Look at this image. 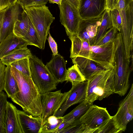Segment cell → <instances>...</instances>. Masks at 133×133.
<instances>
[{
	"label": "cell",
	"mask_w": 133,
	"mask_h": 133,
	"mask_svg": "<svg viewBox=\"0 0 133 133\" xmlns=\"http://www.w3.org/2000/svg\"><path fill=\"white\" fill-rule=\"evenodd\" d=\"M17 114L23 133H38L42 122L41 116L34 117L18 109Z\"/></svg>",
	"instance_id": "obj_17"
},
{
	"label": "cell",
	"mask_w": 133,
	"mask_h": 133,
	"mask_svg": "<svg viewBox=\"0 0 133 133\" xmlns=\"http://www.w3.org/2000/svg\"><path fill=\"white\" fill-rule=\"evenodd\" d=\"M79 0L80 1V0Z\"/></svg>",
	"instance_id": "obj_47"
},
{
	"label": "cell",
	"mask_w": 133,
	"mask_h": 133,
	"mask_svg": "<svg viewBox=\"0 0 133 133\" xmlns=\"http://www.w3.org/2000/svg\"><path fill=\"white\" fill-rule=\"evenodd\" d=\"M9 6L10 5L4 9L0 11V42L2 26L4 19L5 14Z\"/></svg>",
	"instance_id": "obj_41"
},
{
	"label": "cell",
	"mask_w": 133,
	"mask_h": 133,
	"mask_svg": "<svg viewBox=\"0 0 133 133\" xmlns=\"http://www.w3.org/2000/svg\"><path fill=\"white\" fill-rule=\"evenodd\" d=\"M31 55V51L27 46H24L16 48L0 59L3 64L7 66L13 62L28 57Z\"/></svg>",
	"instance_id": "obj_23"
},
{
	"label": "cell",
	"mask_w": 133,
	"mask_h": 133,
	"mask_svg": "<svg viewBox=\"0 0 133 133\" xmlns=\"http://www.w3.org/2000/svg\"><path fill=\"white\" fill-rule=\"evenodd\" d=\"M87 85V80L72 85L67 98L55 116L57 117H62L69 107L85 101L86 97Z\"/></svg>",
	"instance_id": "obj_12"
},
{
	"label": "cell",
	"mask_w": 133,
	"mask_h": 133,
	"mask_svg": "<svg viewBox=\"0 0 133 133\" xmlns=\"http://www.w3.org/2000/svg\"><path fill=\"white\" fill-rule=\"evenodd\" d=\"M122 132L115 127L112 117L102 127L95 131L94 133H119Z\"/></svg>",
	"instance_id": "obj_34"
},
{
	"label": "cell",
	"mask_w": 133,
	"mask_h": 133,
	"mask_svg": "<svg viewBox=\"0 0 133 133\" xmlns=\"http://www.w3.org/2000/svg\"><path fill=\"white\" fill-rule=\"evenodd\" d=\"M10 65L15 68L25 75L31 77L28 57L13 62Z\"/></svg>",
	"instance_id": "obj_30"
},
{
	"label": "cell",
	"mask_w": 133,
	"mask_h": 133,
	"mask_svg": "<svg viewBox=\"0 0 133 133\" xmlns=\"http://www.w3.org/2000/svg\"><path fill=\"white\" fill-rule=\"evenodd\" d=\"M28 57L31 78L41 95L56 90L58 83L42 61L35 55Z\"/></svg>",
	"instance_id": "obj_4"
},
{
	"label": "cell",
	"mask_w": 133,
	"mask_h": 133,
	"mask_svg": "<svg viewBox=\"0 0 133 133\" xmlns=\"http://www.w3.org/2000/svg\"><path fill=\"white\" fill-rule=\"evenodd\" d=\"M102 15L95 17L81 19L79 22L77 36L88 42L90 46L93 45L101 23Z\"/></svg>",
	"instance_id": "obj_13"
},
{
	"label": "cell",
	"mask_w": 133,
	"mask_h": 133,
	"mask_svg": "<svg viewBox=\"0 0 133 133\" xmlns=\"http://www.w3.org/2000/svg\"><path fill=\"white\" fill-rule=\"evenodd\" d=\"M6 66L0 61V92L4 90L5 69Z\"/></svg>",
	"instance_id": "obj_37"
},
{
	"label": "cell",
	"mask_w": 133,
	"mask_h": 133,
	"mask_svg": "<svg viewBox=\"0 0 133 133\" xmlns=\"http://www.w3.org/2000/svg\"><path fill=\"white\" fill-rule=\"evenodd\" d=\"M70 57L72 58L77 56L89 58L91 46L87 42L80 38L77 35L72 37Z\"/></svg>",
	"instance_id": "obj_22"
},
{
	"label": "cell",
	"mask_w": 133,
	"mask_h": 133,
	"mask_svg": "<svg viewBox=\"0 0 133 133\" xmlns=\"http://www.w3.org/2000/svg\"><path fill=\"white\" fill-rule=\"evenodd\" d=\"M17 109L7 101L4 118L5 133H23L17 114Z\"/></svg>",
	"instance_id": "obj_18"
},
{
	"label": "cell",
	"mask_w": 133,
	"mask_h": 133,
	"mask_svg": "<svg viewBox=\"0 0 133 133\" xmlns=\"http://www.w3.org/2000/svg\"><path fill=\"white\" fill-rule=\"evenodd\" d=\"M72 61L73 64L77 65L87 80L96 72L105 69L89 58L77 56L72 58Z\"/></svg>",
	"instance_id": "obj_20"
},
{
	"label": "cell",
	"mask_w": 133,
	"mask_h": 133,
	"mask_svg": "<svg viewBox=\"0 0 133 133\" xmlns=\"http://www.w3.org/2000/svg\"><path fill=\"white\" fill-rule=\"evenodd\" d=\"M133 117V84H132L127 96L119 103V107L116 114L112 116L115 127L124 132L128 123Z\"/></svg>",
	"instance_id": "obj_9"
},
{
	"label": "cell",
	"mask_w": 133,
	"mask_h": 133,
	"mask_svg": "<svg viewBox=\"0 0 133 133\" xmlns=\"http://www.w3.org/2000/svg\"><path fill=\"white\" fill-rule=\"evenodd\" d=\"M61 90L48 92L41 95L42 112L41 116L42 119L55 116L67 98L70 90L64 93Z\"/></svg>",
	"instance_id": "obj_10"
},
{
	"label": "cell",
	"mask_w": 133,
	"mask_h": 133,
	"mask_svg": "<svg viewBox=\"0 0 133 133\" xmlns=\"http://www.w3.org/2000/svg\"><path fill=\"white\" fill-rule=\"evenodd\" d=\"M24 9L18 2L13 5H10L6 12L3 24L0 42L13 32L15 23Z\"/></svg>",
	"instance_id": "obj_15"
},
{
	"label": "cell",
	"mask_w": 133,
	"mask_h": 133,
	"mask_svg": "<svg viewBox=\"0 0 133 133\" xmlns=\"http://www.w3.org/2000/svg\"><path fill=\"white\" fill-rule=\"evenodd\" d=\"M85 100L80 103L71 112L63 116L64 121L54 133H60L63 129L72 123L80 120L81 117L85 113L90 105Z\"/></svg>",
	"instance_id": "obj_19"
},
{
	"label": "cell",
	"mask_w": 133,
	"mask_h": 133,
	"mask_svg": "<svg viewBox=\"0 0 133 133\" xmlns=\"http://www.w3.org/2000/svg\"><path fill=\"white\" fill-rule=\"evenodd\" d=\"M10 5H12L15 4L18 0H9Z\"/></svg>",
	"instance_id": "obj_45"
},
{
	"label": "cell",
	"mask_w": 133,
	"mask_h": 133,
	"mask_svg": "<svg viewBox=\"0 0 133 133\" xmlns=\"http://www.w3.org/2000/svg\"><path fill=\"white\" fill-rule=\"evenodd\" d=\"M89 58L105 69L114 68V41L100 45L91 46Z\"/></svg>",
	"instance_id": "obj_11"
},
{
	"label": "cell",
	"mask_w": 133,
	"mask_h": 133,
	"mask_svg": "<svg viewBox=\"0 0 133 133\" xmlns=\"http://www.w3.org/2000/svg\"><path fill=\"white\" fill-rule=\"evenodd\" d=\"M11 68L10 65L5 68L4 90L7 96L12 99L18 91L19 89L17 82L11 74Z\"/></svg>",
	"instance_id": "obj_24"
},
{
	"label": "cell",
	"mask_w": 133,
	"mask_h": 133,
	"mask_svg": "<svg viewBox=\"0 0 133 133\" xmlns=\"http://www.w3.org/2000/svg\"><path fill=\"white\" fill-rule=\"evenodd\" d=\"M106 0H80L79 12L82 19L99 16L106 9Z\"/></svg>",
	"instance_id": "obj_14"
},
{
	"label": "cell",
	"mask_w": 133,
	"mask_h": 133,
	"mask_svg": "<svg viewBox=\"0 0 133 133\" xmlns=\"http://www.w3.org/2000/svg\"><path fill=\"white\" fill-rule=\"evenodd\" d=\"M85 130V127L79 120L70 124L60 133H84Z\"/></svg>",
	"instance_id": "obj_33"
},
{
	"label": "cell",
	"mask_w": 133,
	"mask_h": 133,
	"mask_svg": "<svg viewBox=\"0 0 133 133\" xmlns=\"http://www.w3.org/2000/svg\"><path fill=\"white\" fill-rule=\"evenodd\" d=\"M78 10L80 1L79 0H66Z\"/></svg>",
	"instance_id": "obj_43"
},
{
	"label": "cell",
	"mask_w": 133,
	"mask_h": 133,
	"mask_svg": "<svg viewBox=\"0 0 133 133\" xmlns=\"http://www.w3.org/2000/svg\"><path fill=\"white\" fill-rule=\"evenodd\" d=\"M22 38L28 42L29 45H34L40 49H42L40 40L36 30L29 18L28 31L24 37Z\"/></svg>",
	"instance_id": "obj_29"
},
{
	"label": "cell",
	"mask_w": 133,
	"mask_h": 133,
	"mask_svg": "<svg viewBox=\"0 0 133 133\" xmlns=\"http://www.w3.org/2000/svg\"><path fill=\"white\" fill-rule=\"evenodd\" d=\"M64 121L63 116L54 115L43 119L38 133H54Z\"/></svg>",
	"instance_id": "obj_25"
},
{
	"label": "cell",
	"mask_w": 133,
	"mask_h": 133,
	"mask_svg": "<svg viewBox=\"0 0 133 133\" xmlns=\"http://www.w3.org/2000/svg\"><path fill=\"white\" fill-rule=\"evenodd\" d=\"M49 0H18V2L24 8L32 6L45 5Z\"/></svg>",
	"instance_id": "obj_36"
},
{
	"label": "cell",
	"mask_w": 133,
	"mask_h": 133,
	"mask_svg": "<svg viewBox=\"0 0 133 133\" xmlns=\"http://www.w3.org/2000/svg\"><path fill=\"white\" fill-rule=\"evenodd\" d=\"M29 20L28 14L24 9L15 23L13 32L15 35L19 37H24L28 29Z\"/></svg>",
	"instance_id": "obj_26"
},
{
	"label": "cell",
	"mask_w": 133,
	"mask_h": 133,
	"mask_svg": "<svg viewBox=\"0 0 133 133\" xmlns=\"http://www.w3.org/2000/svg\"><path fill=\"white\" fill-rule=\"evenodd\" d=\"M111 18L113 26L120 32L122 27V19L118 9L115 8L110 10Z\"/></svg>",
	"instance_id": "obj_35"
},
{
	"label": "cell",
	"mask_w": 133,
	"mask_h": 133,
	"mask_svg": "<svg viewBox=\"0 0 133 133\" xmlns=\"http://www.w3.org/2000/svg\"><path fill=\"white\" fill-rule=\"evenodd\" d=\"M28 45V42L13 32L0 42V59L17 48Z\"/></svg>",
	"instance_id": "obj_21"
},
{
	"label": "cell",
	"mask_w": 133,
	"mask_h": 133,
	"mask_svg": "<svg viewBox=\"0 0 133 133\" xmlns=\"http://www.w3.org/2000/svg\"></svg>",
	"instance_id": "obj_46"
},
{
	"label": "cell",
	"mask_w": 133,
	"mask_h": 133,
	"mask_svg": "<svg viewBox=\"0 0 133 133\" xmlns=\"http://www.w3.org/2000/svg\"><path fill=\"white\" fill-rule=\"evenodd\" d=\"M60 21L65 27L69 38L77 35L81 19L78 10L66 0H62L60 5Z\"/></svg>",
	"instance_id": "obj_8"
},
{
	"label": "cell",
	"mask_w": 133,
	"mask_h": 133,
	"mask_svg": "<svg viewBox=\"0 0 133 133\" xmlns=\"http://www.w3.org/2000/svg\"><path fill=\"white\" fill-rule=\"evenodd\" d=\"M118 32L117 29L112 26L108 30L103 36L94 45H100L111 41H114Z\"/></svg>",
	"instance_id": "obj_32"
},
{
	"label": "cell",
	"mask_w": 133,
	"mask_h": 133,
	"mask_svg": "<svg viewBox=\"0 0 133 133\" xmlns=\"http://www.w3.org/2000/svg\"><path fill=\"white\" fill-rule=\"evenodd\" d=\"M7 97L4 91L0 92V133H5L4 121Z\"/></svg>",
	"instance_id": "obj_31"
},
{
	"label": "cell",
	"mask_w": 133,
	"mask_h": 133,
	"mask_svg": "<svg viewBox=\"0 0 133 133\" xmlns=\"http://www.w3.org/2000/svg\"><path fill=\"white\" fill-rule=\"evenodd\" d=\"M62 0H49V3L54 4L56 3L58 5H61Z\"/></svg>",
	"instance_id": "obj_44"
},
{
	"label": "cell",
	"mask_w": 133,
	"mask_h": 133,
	"mask_svg": "<svg viewBox=\"0 0 133 133\" xmlns=\"http://www.w3.org/2000/svg\"><path fill=\"white\" fill-rule=\"evenodd\" d=\"M114 92L121 96H124L130 87L129 78L131 71L130 59L126 56L121 33L118 32L114 41Z\"/></svg>",
	"instance_id": "obj_2"
},
{
	"label": "cell",
	"mask_w": 133,
	"mask_h": 133,
	"mask_svg": "<svg viewBox=\"0 0 133 133\" xmlns=\"http://www.w3.org/2000/svg\"><path fill=\"white\" fill-rule=\"evenodd\" d=\"M11 71L19 89L11 100L21 106L24 111L33 116H41L42 112L41 95L31 78L11 66Z\"/></svg>",
	"instance_id": "obj_1"
},
{
	"label": "cell",
	"mask_w": 133,
	"mask_h": 133,
	"mask_svg": "<svg viewBox=\"0 0 133 133\" xmlns=\"http://www.w3.org/2000/svg\"><path fill=\"white\" fill-rule=\"evenodd\" d=\"M66 63L64 58L58 54L53 56L46 66L56 82L58 83L65 81L67 72Z\"/></svg>",
	"instance_id": "obj_16"
},
{
	"label": "cell",
	"mask_w": 133,
	"mask_h": 133,
	"mask_svg": "<svg viewBox=\"0 0 133 133\" xmlns=\"http://www.w3.org/2000/svg\"><path fill=\"white\" fill-rule=\"evenodd\" d=\"M37 32L42 49L45 47L50 26L55 18L45 5L24 8Z\"/></svg>",
	"instance_id": "obj_5"
},
{
	"label": "cell",
	"mask_w": 133,
	"mask_h": 133,
	"mask_svg": "<svg viewBox=\"0 0 133 133\" xmlns=\"http://www.w3.org/2000/svg\"><path fill=\"white\" fill-rule=\"evenodd\" d=\"M112 26L110 10L106 8L102 14L101 23L94 40L93 45H95L107 31Z\"/></svg>",
	"instance_id": "obj_27"
},
{
	"label": "cell",
	"mask_w": 133,
	"mask_h": 133,
	"mask_svg": "<svg viewBox=\"0 0 133 133\" xmlns=\"http://www.w3.org/2000/svg\"><path fill=\"white\" fill-rule=\"evenodd\" d=\"M9 5V0H0V11L4 9Z\"/></svg>",
	"instance_id": "obj_42"
},
{
	"label": "cell",
	"mask_w": 133,
	"mask_h": 133,
	"mask_svg": "<svg viewBox=\"0 0 133 133\" xmlns=\"http://www.w3.org/2000/svg\"><path fill=\"white\" fill-rule=\"evenodd\" d=\"M114 68L97 71L87 81L85 101L92 105L95 101L107 98L114 92Z\"/></svg>",
	"instance_id": "obj_3"
},
{
	"label": "cell",
	"mask_w": 133,
	"mask_h": 133,
	"mask_svg": "<svg viewBox=\"0 0 133 133\" xmlns=\"http://www.w3.org/2000/svg\"><path fill=\"white\" fill-rule=\"evenodd\" d=\"M133 0H119L116 8L121 10L128 5Z\"/></svg>",
	"instance_id": "obj_40"
},
{
	"label": "cell",
	"mask_w": 133,
	"mask_h": 133,
	"mask_svg": "<svg viewBox=\"0 0 133 133\" xmlns=\"http://www.w3.org/2000/svg\"><path fill=\"white\" fill-rule=\"evenodd\" d=\"M49 34L48 40L50 47L52 52L53 56H54L58 54L57 46L56 42L51 36L50 32H49Z\"/></svg>",
	"instance_id": "obj_38"
},
{
	"label": "cell",
	"mask_w": 133,
	"mask_h": 133,
	"mask_svg": "<svg viewBox=\"0 0 133 133\" xmlns=\"http://www.w3.org/2000/svg\"><path fill=\"white\" fill-rule=\"evenodd\" d=\"M87 80L77 65L74 64L67 70L65 81L71 82L74 85Z\"/></svg>",
	"instance_id": "obj_28"
},
{
	"label": "cell",
	"mask_w": 133,
	"mask_h": 133,
	"mask_svg": "<svg viewBox=\"0 0 133 133\" xmlns=\"http://www.w3.org/2000/svg\"><path fill=\"white\" fill-rule=\"evenodd\" d=\"M112 117L106 108L92 104L80 120L85 128L84 133H94Z\"/></svg>",
	"instance_id": "obj_6"
},
{
	"label": "cell",
	"mask_w": 133,
	"mask_h": 133,
	"mask_svg": "<svg viewBox=\"0 0 133 133\" xmlns=\"http://www.w3.org/2000/svg\"><path fill=\"white\" fill-rule=\"evenodd\" d=\"M119 11L122 19V27L120 33L123 40L126 56L130 59L133 55V1Z\"/></svg>",
	"instance_id": "obj_7"
},
{
	"label": "cell",
	"mask_w": 133,
	"mask_h": 133,
	"mask_svg": "<svg viewBox=\"0 0 133 133\" xmlns=\"http://www.w3.org/2000/svg\"><path fill=\"white\" fill-rule=\"evenodd\" d=\"M119 0H106V7L109 10L116 8Z\"/></svg>",
	"instance_id": "obj_39"
}]
</instances>
